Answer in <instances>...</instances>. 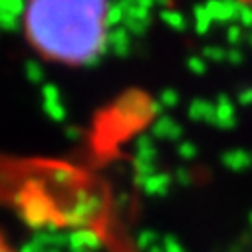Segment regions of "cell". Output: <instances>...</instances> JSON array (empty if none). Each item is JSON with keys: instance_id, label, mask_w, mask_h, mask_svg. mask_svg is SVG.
<instances>
[{"instance_id": "cell-1", "label": "cell", "mask_w": 252, "mask_h": 252, "mask_svg": "<svg viewBox=\"0 0 252 252\" xmlns=\"http://www.w3.org/2000/svg\"><path fill=\"white\" fill-rule=\"evenodd\" d=\"M109 8L107 0H26V40L48 62L92 64L109 40Z\"/></svg>"}, {"instance_id": "cell-2", "label": "cell", "mask_w": 252, "mask_h": 252, "mask_svg": "<svg viewBox=\"0 0 252 252\" xmlns=\"http://www.w3.org/2000/svg\"><path fill=\"white\" fill-rule=\"evenodd\" d=\"M0 252H16V248L6 240V236L0 232Z\"/></svg>"}, {"instance_id": "cell-3", "label": "cell", "mask_w": 252, "mask_h": 252, "mask_svg": "<svg viewBox=\"0 0 252 252\" xmlns=\"http://www.w3.org/2000/svg\"><path fill=\"white\" fill-rule=\"evenodd\" d=\"M234 2H236L244 12H248V14L252 16V0H234Z\"/></svg>"}]
</instances>
